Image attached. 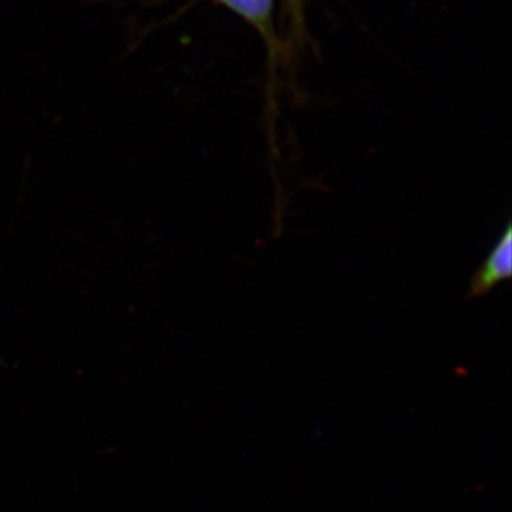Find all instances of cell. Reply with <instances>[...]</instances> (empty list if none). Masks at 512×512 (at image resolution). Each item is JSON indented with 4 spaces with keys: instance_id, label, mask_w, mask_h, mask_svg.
<instances>
[{
    "instance_id": "cell-1",
    "label": "cell",
    "mask_w": 512,
    "mask_h": 512,
    "mask_svg": "<svg viewBox=\"0 0 512 512\" xmlns=\"http://www.w3.org/2000/svg\"><path fill=\"white\" fill-rule=\"evenodd\" d=\"M512 275V228L507 224L505 231L495 242L483 265L474 275L470 286L471 298H480L493 291L495 286L507 281Z\"/></svg>"
},
{
    "instance_id": "cell-2",
    "label": "cell",
    "mask_w": 512,
    "mask_h": 512,
    "mask_svg": "<svg viewBox=\"0 0 512 512\" xmlns=\"http://www.w3.org/2000/svg\"><path fill=\"white\" fill-rule=\"evenodd\" d=\"M217 2L241 16L266 39L272 36L275 0H217Z\"/></svg>"
}]
</instances>
